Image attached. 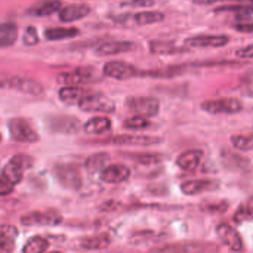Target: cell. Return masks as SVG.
<instances>
[{
    "mask_svg": "<svg viewBox=\"0 0 253 253\" xmlns=\"http://www.w3.org/2000/svg\"><path fill=\"white\" fill-rule=\"evenodd\" d=\"M33 166V157L27 154L13 156L4 166L0 175V194H10L15 187L21 182L25 172Z\"/></svg>",
    "mask_w": 253,
    "mask_h": 253,
    "instance_id": "6da1fadb",
    "label": "cell"
},
{
    "mask_svg": "<svg viewBox=\"0 0 253 253\" xmlns=\"http://www.w3.org/2000/svg\"><path fill=\"white\" fill-rule=\"evenodd\" d=\"M53 176L67 190L76 191V190H80L83 185L82 172L76 163H67V162L56 163L53 166Z\"/></svg>",
    "mask_w": 253,
    "mask_h": 253,
    "instance_id": "7a4b0ae2",
    "label": "cell"
},
{
    "mask_svg": "<svg viewBox=\"0 0 253 253\" xmlns=\"http://www.w3.org/2000/svg\"><path fill=\"white\" fill-rule=\"evenodd\" d=\"M79 108L86 111V113H104V114H111L114 113V102L110 96L101 93V92H90L86 95L80 102Z\"/></svg>",
    "mask_w": 253,
    "mask_h": 253,
    "instance_id": "3957f363",
    "label": "cell"
},
{
    "mask_svg": "<svg viewBox=\"0 0 253 253\" xmlns=\"http://www.w3.org/2000/svg\"><path fill=\"white\" fill-rule=\"evenodd\" d=\"M125 107L133 114L154 117L160 111V101L153 96H127Z\"/></svg>",
    "mask_w": 253,
    "mask_h": 253,
    "instance_id": "277c9868",
    "label": "cell"
},
{
    "mask_svg": "<svg viewBox=\"0 0 253 253\" xmlns=\"http://www.w3.org/2000/svg\"><path fill=\"white\" fill-rule=\"evenodd\" d=\"M62 222V215L59 211L49 208V209H42V211H33L21 216V224L27 227L33 225H58Z\"/></svg>",
    "mask_w": 253,
    "mask_h": 253,
    "instance_id": "5b68a950",
    "label": "cell"
},
{
    "mask_svg": "<svg viewBox=\"0 0 253 253\" xmlns=\"http://www.w3.org/2000/svg\"><path fill=\"white\" fill-rule=\"evenodd\" d=\"M7 129L10 133V138L16 142H25V144H34L40 139L39 133L33 129V126L25 119H10L7 123Z\"/></svg>",
    "mask_w": 253,
    "mask_h": 253,
    "instance_id": "8992f818",
    "label": "cell"
},
{
    "mask_svg": "<svg viewBox=\"0 0 253 253\" xmlns=\"http://www.w3.org/2000/svg\"><path fill=\"white\" fill-rule=\"evenodd\" d=\"M202 108L209 114H236L243 110V102L237 98H216L202 102Z\"/></svg>",
    "mask_w": 253,
    "mask_h": 253,
    "instance_id": "52a82bcc",
    "label": "cell"
},
{
    "mask_svg": "<svg viewBox=\"0 0 253 253\" xmlns=\"http://www.w3.org/2000/svg\"><path fill=\"white\" fill-rule=\"evenodd\" d=\"M46 126L55 133L71 135V133H76L82 129V122L74 116L56 114V116L46 117Z\"/></svg>",
    "mask_w": 253,
    "mask_h": 253,
    "instance_id": "ba28073f",
    "label": "cell"
},
{
    "mask_svg": "<svg viewBox=\"0 0 253 253\" xmlns=\"http://www.w3.org/2000/svg\"><path fill=\"white\" fill-rule=\"evenodd\" d=\"M219 159H221V163L225 169L231 170V172H240V173H249L253 169L252 162L249 159H246L245 156L233 151V150H228V148H224L219 154Z\"/></svg>",
    "mask_w": 253,
    "mask_h": 253,
    "instance_id": "9c48e42d",
    "label": "cell"
},
{
    "mask_svg": "<svg viewBox=\"0 0 253 253\" xmlns=\"http://www.w3.org/2000/svg\"><path fill=\"white\" fill-rule=\"evenodd\" d=\"M104 76L114 79V80H129L132 77H136L139 74L138 68L132 64H127L125 61H111L107 62L102 68Z\"/></svg>",
    "mask_w": 253,
    "mask_h": 253,
    "instance_id": "30bf717a",
    "label": "cell"
},
{
    "mask_svg": "<svg viewBox=\"0 0 253 253\" xmlns=\"http://www.w3.org/2000/svg\"><path fill=\"white\" fill-rule=\"evenodd\" d=\"M95 144H114V145H151L162 142L160 138L147 136V135H114L110 138L93 141Z\"/></svg>",
    "mask_w": 253,
    "mask_h": 253,
    "instance_id": "8fae6325",
    "label": "cell"
},
{
    "mask_svg": "<svg viewBox=\"0 0 253 253\" xmlns=\"http://www.w3.org/2000/svg\"><path fill=\"white\" fill-rule=\"evenodd\" d=\"M3 84L10 87V89H13V90L22 92L25 95L36 96V98L37 96H43V93H44L43 86L39 82H36L33 79H28V77H18V76H15V77H10L9 80H6Z\"/></svg>",
    "mask_w": 253,
    "mask_h": 253,
    "instance_id": "7c38bea8",
    "label": "cell"
},
{
    "mask_svg": "<svg viewBox=\"0 0 253 253\" xmlns=\"http://www.w3.org/2000/svg\"><path fill=\"white\" fill-rule=\"evenodd\" d=\"M96 79V70L93 67H79L73 71L58 74V82L64 84H83Z\"/></svg>",
    "mask_w": 253,
    "mask_h": 253,
    "instance_id": "4fadbf2b",
    "label": "cell"
},
{
    "mask_svg": "<svg viewBox=\"0 0 253 253\" xmlns=\"http://www.w3.org/2000/svg\"><path fill=\"white\" fill-rule=\"evenodd\" d=\"M216 236L228 249H231L234 252H242L245 249L242 236L239 234L237 230H234L228 224H219L216 227Z\"/></svg>",
    "mask_w": 253,
    "mask_h": 253,
    "instance_id": "5bb4252c",
    "label": "cell"
},
{
    "mask_svg": "<svg viewBox=\"0 0 253 253\" xmlns=\"http://www.w3.org/2000/svg\"><path fill=\"white\" fill-rule=\"evenodd\" d=\"M129 176H130V169L122 163L107 165L99 172L101 181L107 182V184H120V182H125Z\"/></svg>",
    "mask_w": 253,
    "mask_h": 253,
    "instance_id": "9a60e30c",
    "label": "cell"
},
{
    "mask_svg": "<svg viewBox=\"0 0 253 253\" xmlns=\"http://www.w3.org/2000/svg\"><path fill=\"white\" fill-rule=\"evenodd\" d=\"M230 37L221 36V34H202L191 37L185 42V46L188 47H222L228 44Z\"/></svg>",
    "mask_w": 253,
    "mask_h": 253,
    "instance_id": "2e32d148",
    "label": "cell"
},
{
    "mask_svg": "<svg viewBox=\"0 0 253 253\" xmlns=\"http://www.w3.org/2000/svg\"><path fill=\"white\" fill-rule=\"evenodd\" d=\"M90 13V6L86 3H73L62 6L58 12V18L62 22H74L79 19H83Z\"/></svg>",
    "mask_w": 253,
    "mask_h": 253,
    "instance_id": "e0dca14e",
    "label": "cell"
},
{
    "mask_svg": "<svg viewBox=\"0 0 253 253\" xmlns=\"http://www.w3.org/2000/svg\"><path fill=\"white\" fill-rule=\"evenodd\" d=\"M219 187L218 181L211 179H190L181 185V190L185 196H199L202 193L213 191Z\"/></svg>",
    "mask_w": 253,
    "mask_h": 253,
    "instance_id": "ac0fdd59",
    "label": "cell"
},
{
    "mask_svg": "<svg viewBox=\"0 0 253 253\" xmlns=\"http://www.w3.org/2000/svg\"><path fill=\"white\" fill-rule=\"evenodd\" d=\"M90 92H92L90 89L83 87L82 84H65L64 87L59 89L58 96L65 104H76V105H79V102L86 95H89Z\"/></svg>",
    "mask_w": 253,
    "mask_h": 253,
    "instance_id": "d6986e66",
    "label": "cell"
},
{
    "mask_svg": "<svg viewBox=\"0 0 253 253\" xmlns=\"http://www.w3.org/2000/svg\"><path fill=\"white\" fill-rule=\"evenodd\" d=\"M135 47V43L127 42V40H113V42H102L96 46L95 52L101 56L105 55H117V53H125L129 52L130 49Z\"/></svg>",
    "mask_w": 253,
    "mask_h": 253,
    "instance_id": "ffe728a7",
    "label": "cell"
},
{
    "mask_svg": "<svg viewBox=\"0 0 253 253\" xmlns=\"http://www.w3.org/2000/svg\"><path fill=\"white\" fill-rule=\"evenodd\" d=\"M111 245V236L108 233H99L89 237H83L80 240V246L86 251H102L110 248Z\"/></svg>",
    "mask_w": 253,
    "mask_h": 253,
    "instance_id": "44dd1931",
    "label": "cell"
},
{
    "mask_svg": "<svg viewBox=\"0 0 253 253\" xmlns=\"http://www.w3.org/2000/svg\"><path fill=\"white\" fill-rule=\"evenodd\" d=\"M202 160H203L202 150H188V151H184L176 159V165L184 170H194L196 168H199Z\"/></svg>",
    "mask_w": 253,
    "mask_h": 253,
    "instance_id": "7402d4cb",
    "label": "cell"
},
{
    "mask_svg": "<svg viewBox=\"0 0 253 253\" xmlns=\"http://www.w3.org/2000/svg\"><path fill=\"white\" fill-rule=\"evenodd\" d=\"M61 7H62L61 0H42L39 3H34L28 9V13L33 16H49L55 12H59Z\"/></svg>",
    "mask_w": 253,
    "mask_h": 253,
    "instance_id": "603a6c76",
    "label": "cell"
},
{
    "mask_svg": "<svg viewBox=\"0 0 253 253\" xmlns=\"http://www.w3.org/2000/svg\"><path fill=\"white\" fill-rule=\"evenodd\" d=\"M18 239V230L12 225H1L0 228V253H9L13 251L15 242Z\"/></svg>",
    "mask_w": 253,
    "mask_h": 253,
    "instance_id": "cb8c5ba5",
    "label": "cell"
},
{
    "mask_svg": "<svg viewBox=\"0 0 253 253\" xmlns=\"http://www.w3.org/2000/svg\"><path fill=\"white\" fill-rule=\"evenodd\" d=\"M84 132L86 133H90V135H101V133H105L107 130L111 129V120L105 116H96V117H92L89 119L84 126H83Z\"/></svg>",
    "mask_w": 253,
    "mask_h": 253,
    "instance_id": "d4e9b609",
    "label": "cell"
},
{
    "mask_svg": "<svg viewBox=\"0 0 253 253\" xmlns=\"http://www.w3.org/2000/svg\"><path fill=\"white\" fill-rule=\"evenodd\" d=\"M80 34V30L76 27H53L44 30V37L50 42L64 40V39H73Z\"/></svg>",
    "mask_w": 253,
    "mask_h": 253,
    "instance_id": "484cf974",
    "label": "cell"
},
{
    "mask_svg": "<svg viewBox=\"0 0 253 253\" xmlns=\"http://www.w3.org/2000/svg\"><path fill=\"white\" fill-rule=\"evenodd\" d=\"M148 47L153 53L157 55H170V53H181L185 50L187 46H178L173 42H165V40H151L148 43Z\"/></svg>",
    "mask_w": 253,
    "mask_h": 253,
    "instance_id": "4316f807",
    "label": "cell"
},
{
    "mask_svg": "<svg viewBox=\"0 0 253 253\" xmlns=\"http://www.w3.org/2000/svg\"><path fill=\"white\" fill-rule=\"evenodd\" d=\"M18 39V27L15 22H3L0 25V46L9 47Z\"/></svg>",
    "mask_w": 253,
    "mask_h": 253,
    "instance_id": "83f0119b",
    "label": "cell"
},
{
    "mask_svg": "<svg viewBox=\"0 0 253 253\" xmlns=\"http://www.w3.org/2000/svg\"><path fill=\"white\" fill-rule=\"evenodd\" d=\"M108 159H110V156H108L107 153H96V154L90 156V157L86 160L84 168H86V170H87L90 175L99 173V172L107 166Z\"/></svg>",
    "mask_w": 253,
    "mask_h": 253,
    "instance_id": "f1b7e54d",
    "label": "cell"
},
{
    "mask_svg": "<svg viewBox=\"0 0 253 253\" xmlns=\"http://www.w3.org/2000/svg\"><path fill=\"white\" fill-rule=\"evenodd\" d=\"M163 19H165V13L157 12V10H145V12H139L133 15V22L138 25L157 24V22H162Z\"/></svg>",
    "mask_w": 253,
    "mask_h": 253,
    "instance_id": "f546056e",
    "label": "cell"
},
{
    "mask_svg": "<svg viewBox=\"0 0 253 253\" xmlns=\"http://www.w3.org/2000/svg\"><path fill=\"white\" fill-rule=\"evenodd\" d=\"M49 249V242L42 237V236H34L31 239H28V242L25 243V246L22 248L24 253H42L46 252Z\"/></svg>",
    "mask_w": 253,
    "mask_h": 253,
    "instance_id": "4dcf8cb0",
    "label": "cell"
},
{
    "mask_svg": "<svg viewBox=\"0 0 253 253\" xmlns=\"http://www.w3.org/2000/svg\"><path fill=\"white\" fill-rule=\"evenodd\" d=\"M233 147L240 151H253V132L251 133H236L230 138Z\"/></svg>",
    "mask_w": 253,
    "mask_h": 253,
    "instance_id": "1f68e13d",
    "label": "cell"
},
{
    "mask_svg": "<svg viewBox=\"0 0 253 253\" xmlns=\"http://www.w3.org/2000/svg\"><path fill=\"white\" fill-rule=\"evenodd\" d=\"M253 219V197L243 202L240 205V208L237 209V212L234 213V222L242 224L246 221H252Z\"/></svg>",
    "mask_w": 253,
    "mask_h": 253,
    "instance_id": "d6a6232c",
    "label": "cell"
},
{
    "mask_svg": "<svg viewBox=\"0 0 253 253\" xmlns=\"http://www.w3.org/2000/svg\"><path fill=\"white\" fill-rule=\"evenodd\" d=\"M148 119L150 117H145V116H141V114H135L133 117L126 119L123 126L126 129H130V130H142V129H147V127L151 126V122Z\"/></svg>",
    "mask_w": 253,
    "mask_h": 253,
    "instance_id": "836d02e7",
    "label": "cell"
},
{
    "mask_svg": "<svg viewBox=\"0 0 253 253\" xmlns=\"http://www.w3.org/2000/svg\"><path fill=\"white\" fill-rule=\"evenodd\" d=\"M127 156H130L135 162H138L141 165H156L157 162L162 160V156L156 154V153H132Z\"/></svg>",
    "mask_w": 253,
    "mask_h": 253,
    "instance_id": "e575fe53",
    "label": "cell"
},
{
    "mask_svg": "<svg viewBox=\"0 0 253 253\" xmlns=\"http://www.w3.org/2000/svg\"><path fill=\"white\" fill-rule=\"evenodd\" d=\"M24 43L27 46H33V44L39 43V34H37V30L33 25L27 27V30L24 33Z\"/></svg>",
    "mask_w": 253,
    "mask_h": 253,
    "instance_id": "d590c367",
    "label": "cell"
},
{
    "mask_svg": "<svg viewBox=\"0 0 253 253\" xmlns=\"http://www.w3.org/2000/svg\"><path fill=\"white\" fill-rule=\"evenodd\" d=\"M154 0H126L122 1V6H129V7H151L154 6Z\"/></svg>",
    "mask_w": 253,
    "mask_h": 253,
    "instance_id": "8d00e7d4",
    "label": "cell"
},
{
    "mask_svg": "<svg viewBox=\"0 0 253 253\" xmlns=\"http://www.w3.org/2000/svg\"><path fill=\"white\" fill-rule=\"evenodd\" d=\"M236 56L240 59H253V44L245 46L236 52Z\"/></svg>",
    "mask_w": 253,
    "mask_h": 253,
    "instance_id": "74e56055",
    "label": "cell"
},
{
    "mask_svg": "<svg viewBox=\"0 0 253 253\" xmlns=\"http://www.w3.org/2000/svg\"><path fill=\"white\" fill-rule=\"evenodd\" d=\"M234 30H237V31H240V33H253V22H249V21H246V22H239V24H236L234 25Z\"/></svg>",
    "mask_w": 253,
    "mask_h": 253,
    "instance_id": "f35d334b",
    "label": "cell"
},
{
    "mask_svg": "<svg viewBox=\"0 0 253 253\" xmlns=\"http://www.w3.org/2000/svg\"><path fill=\"white\" fill-rule=\"evenodd\" d=\"M216 1H221V0H193L194 4H213Z\"/></svg>",
    "mask_w": 253,
    "mask_h": 253,
    "instance_id": "ab89813d",
    "label": "cell"
},
{
    "mask_svg": "<svg viewBox=\"0 0 253 253\" xmlns=\"http://www.w3.org/2000/svg\"><path fill=\"white\" fill-rule=\"evenodd\" d=\"M231 1H237V3H249V1H253V0H231Z\"/></svg>",
    "mask_w": 253,
    "mask_h": 253,
    "instance_id": "60d3db41",
    "label": "cell"
}]
</instances>
